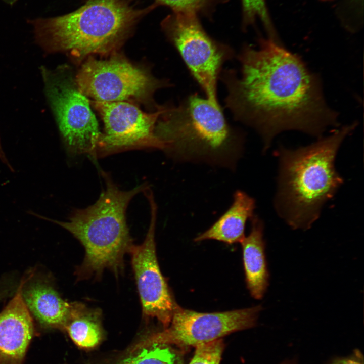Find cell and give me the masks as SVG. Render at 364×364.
Listing matches in <instances>:
<instances>
[{
	"mask_svg": "<svg viewBox=\"0 0 364 364\" xmlns=\"http://www.w3.org/2000/svg\"><path fill=\"white\" fill-rule=\"evenodd\" d=\"M240 74L222 70L226 107L234 118L254 129L263 151L288 130L320 136L338 126V114L326 104L320 78L303 60L276 41L261 39L258 48L244 46L237 55Z\"/></svg>",
	"mask_w": 364,
	"mask_h": 364,
	"instance_id": "1",
	"label": "cell"
},
{
	"mask_svg": "<svg viewBox=\"0 0 364 364\" xmlns=\"http://www.w3.org/2000/svg\"><path fill=\"white\" fill-rule=\"evenodd\" d=\"M356 125L343 126L307 146L294 150L280 147L276 151L279 173L274 206L292 229H309L343 184L335 158L343 140Z\"/></svg>",
	"mask_w": 364,
	"mask_h": 364,
	"instance_id": "2",
	"label": "cell"
},
{
	"mask_svg": "<svg viewBox=\"0 0 364 364\" xmlns=\"http://www.w3.org/2000/svg\"><path fill=\"white\" fill-rule=\"evenodd\" d=\"M155 133L174 161L234 171L244 151L242 131L227 122L220 105L198 94L163 105Z\"/></svg>",
	"mask_w": 364,
	"mask_h": 364,
	"instance_id": "3",
	"label": "cell"
},
{
	"mask_svg": "<svg viewBox=\"0 0 364 364\" xmlns=\"http://www.w3.org/2000/svg\"><path fill=\"white\" fill-rule=\"evenodd\" d=\"M151 8H138L128 0H89L71 13L31 23L37 43L45 51L82 59L113 53Z\"/></svg>",
	"mask_w": 364,
	"mask_h": 364,
	"instance_id": "4",
	"label": "cell"
},
{
	"mask_svg": "<svg viewBox=\"0 0 364 364\" xmlns=\"http://www.w3.org/2000/svg\"><path fill=\"white\" fill-rule=\"evenodd\" d=\"M105 178L106 189L97 202L74 211L67 221L29 212L67 230L83 246L85 257L77 270L78 279L98 276L105 268L118 275L123 267L124 255L133 245L126 224V209L131 199L147 186L142 185L130 191H122L107 176Z\"/></svg>",
	"mask_w": 364,
	"mask_h": 364,
	"instance_id": "5",
	"label": "cell"
},
{
	"mask_svg": "<svg viewBox=\"0 0 364 364\" xmlns=\"http://www.w3.org/2000/svg\"><path fill=\"white\" fill-rule=\"evenodd\" d=\"M74 78L79 90L93 101H137L156 110L160 106L155 103L154 93L171 85L169 81L159 79L148 70L117 56L105 60L88 57Z\"/></svg>",
	"mask_w": 364,
	"mask_h": 364,
	"instance_id": "6",
	"label": "cell"
},
{
	"mask_svg": "<svg viewBox=\"0 0 364 364\" xmlns=\"http://www.w3.org/2000/svg\"><path fill=\"white\" fill-rule=\"evenodd\" d=\"M46 96L69 154H97L101 133L89 101L69 70L40 68Z\"/></svg>",
	"mask_w": 364,
	"mask_h": 364,
	"instance_id": "7",
	"label": "cell"
},
{
	"mask_svg": "<svg viewBox=\"0 0 364 364\" xmlns=\"http://www.w3.org/2000/svg\"><path fill=\"white\" fill-rule=\"evenodd\" d=\"M162 26L206 98L219 105L217 81L223 65L235 57L234 51L210 37L195 12H174L162 22Z\"/></svg>",
	"mask_w": 364,
	"mask_h": 364,
	"instance_id": "8",
	"label": "cell"
},
{
	"mask_svg": "<svg viewBox=\"0 0 364 364\" xmlns=\"http://www.w3.org/2000/svg\"><path fill=\"white\" fill-rule=\"evenodd\" d=\"M262 309L261 305H257L223 312H199L178 306L168 327L152 334L138 345L165 344L181 350L196 347L253 327Z\"/></svg>",
	"mask_w": 364,
	"mask_h": 364,
	"instance_id": "9",
	"label": "cell"
},
{
	"mask_svg": "<svg viewBox=\"0 0 364 364\" xmlns=\"http://www.w3.org/2000/svg\"><path fill=\"white\" fill-rule=\"evenodd\" d=\"M151 221L143 243L131 246V264L142 305L143 315L156 318L164 329L169 325L179 306L163 276L158 262L155 241L157 206L150 194Z\"/></svg>",
	"mask_w": 364,
	"mask_h": 364,
	"instance_id": "10",
	"label": "cell"
},
{
	"mask_svg": "<svg viewBox=\"0 0 364 364\" xmlns=\"http://www.w3.org/2000/svg\"><path fill=\"white\" fill-rule=\"evenodd\" d=\"M93 104L104 124L98 153L139 146L164 150V145L155 133L163 105L153 112L147 113L128 102L93 101Z\"/></svg>",
	"mask_w": 364,
	"mask_h": 364,
	"instance_id": "11",
	"label": "cell"
},
{
	"mask_svg": "<svg viewBox=\"0 0 364 364\" xmlns=\"http://www.w3.org/2000/svg\"><path fill=\"white\" fill-rule=\"evenodd\" d=\"M23 279L13 298L0 312V364H23L34 328L22 297Z\"/></svg>",
	"mask_w": 364,
	"mask_h": 364,
	"instance_id": "12",
	"label": "cell"
},
{
	"mask_svg": "<svg viewBox=\"0 0 364 364\" xmlns=\"http://www.w3.org/2000/svg\"><path fill=\"white\" fill-rule=\"evenodd\" d=\"M22 287V297L29 312L43 327L64 329L70 315L72 303L64 300L50 284L40 280Z\"/></svg>",
	"mask_w": 364,
	"mask_h": 364,
	"instance_id": "13",
	"label": "cell"
},
{
	"mask_svg": "<svg viewBox=\"0 0 364 364\" xmlns=\"http://www.w3.org/2000/svg\"><path fill=\"white\" fill-rule=\"evenodd\" d=\"M254 198L241 190H237L229 208L206 231L196 237L194 241L215 240L227 244L241 243L245 238V228L249 219L254 216Z\"/></svg>",
	"mask_w": 364,
	"mask_h": 364,
	"instance_id": "14",
	"label": "cell"
},
{
	"mask_svg": "<svg viewBox=\"0 0 364 364\" xmlns=\"http://www.w3.org/2000/svg\"><path fill=\"white\" fill-rule=\"evenodd\" d=\"M251 231L241 242L247 287L256 299H261L268 286L265 254L263 223L257 216L251 219Z\"/></svg>",
	"mask_w": 364,
	"mask_h": 364,
	"instance_id": "15",
	"label": "cell"
},
{
	"mask_svg": "<svg viewBox=\"0 0 364 364\" xmlns=\"http://www.w3.org/2000/svg\"><path fill=\"white\" fill-rule=\"evenodd\" d=\"M63 330L78 347L94 348L103 338L101 311L81 302H72L70 314Z\"/></svg>",
	"mask_w": 364,
	"mask_h": 364,
	"instance_id": "16",
	"label": "cell"
},
{
	"mask_svg": "<svg viewBox=\"0 0 364 364\" xmlns=\"http://www.w3.org/2000/svg\"><path fill=\"white\" fill-rule=\"evenodd\" d=\"M115 364H184L182 350L172 345L151 343L136 345L130 354Z\"/></svg>",
	"mask_w": 364,
	"mask_h": 364,
	"instance_id": "17",
	"label": "cell"
},
{
	"mask_svg": "<svg viewBox=\"0 0 364 364\" xmlns=\"http://www.w3.org/2000/svg\"><path fill=\"white\" fill-rule=\"evenodd\" d=\"M194 355L189 364H219L224 344L221 338L195 347Z\"/></svg>",
	"mask_w": 364,
	"mask_h": 364,
	"instance_id": "18",
	"label": "cell"
},
{
	"mask_svg": "<svg viewBox=\"0 0 364 364\" xmlns=\"http://www.w3.org/2000/svg\"><path fill=\"white\" fill-rule=\"evenodd\" d=\"M242 3L243 14L246 23H251L256 17H259L267 27L270 34L273 35L264 0H242Z\"/></svg>",
	"mask_w": 364,
	"mask_h": 364,
	"instance_id": "19",
	"label": "cell"
},
{
	"mask_svg": "<svg viewBox=\"0 0 364 364\" xmlns=\"http://www.w3.org/2000/svg\"><path fill=\"white\" fill-rule=\"evenodd\" d=\"M157 3L169 6L174 12H196L202 8L207 0H156Z\"/></svg>",
	"mask_w": 364,
	"mask_h": 364,
	"instance_id": "20",
	"label": "cell"
},
{
	"mask_svg": "<svg viewBox=\"0 0 364 364\" xmlns=\"http://www.w3.org/2000/svg\"><path fill=\"white\" fill-rule=\"evenodd\" d=\"M332 364H363V361L360 354L356 353L350 357L337 360Z\"/></svg>",
	"mask_w": 364,
	"mask_h": 364,
	"instance_id": "21",
	"label": "cell"
},
{
	"mask_svg": "<svg viewBox=\"0 0 364 364\" xmlns=\"http://www.w3.org/2000/svg\"><path fill=\"white\" fill-rule=\"evenodd\" d=\"M0 159L3 162H6L7 160V157L2 148L1 144V138H0Z\"/></svg>",
	"mask_w": 364,
	"mask_h": 364,
	"instance_id": "22",
	"label": "cell"
},
{
	"mask_svg": "<svg viewBox=\"0 0 364 364\" xmlns=\"http://www.w3.org/2000/svg\"><path fill=\"white\" fill-rule=\"evenodd\" d=\"M4 1H6V2H7V3H10V4H13V3H14L16 0H4Z\"/></svg>",
	"mask_w": 364,
	"mask_h": 364,
	"instance_id": "23",
	"label": "cell"
}]
</instances>
